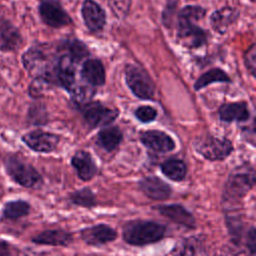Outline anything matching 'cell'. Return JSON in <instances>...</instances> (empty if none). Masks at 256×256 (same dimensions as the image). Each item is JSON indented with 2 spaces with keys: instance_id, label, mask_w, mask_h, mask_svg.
<instances>
[{
  "instance_id": "obj_17",
  "label": "cell",
  "mask_w": 256,
  "mask_h": 256,
  "mask_svg": "<svg viewBox=\"0 0 256 256\" xmlns=\"http://www.w3.org/2000/svg\"><path fill=\"white\" fill-rule=\"evenodd\" d=\"M71 165L75 169L80 180L87 182L97 174V165L92 155L85 150H78L71 158Z\"/></svg>"
},
{
  "instance_id": "obj_20",
  "label": "cell",
  "mask_w": 256,
  "mask_h": 256,
  "mask_svg": "<svg viewBox=\"0 0 256 256\" xmlns=\"http://www.w3.org/2000/svg\"><path fill=\"white\" fill-rule=\"evenodd\" d=\"M23 43L20 31L10 21L0 19V50L16 51Z\"/></svg>"
},
{
  "instance_id": "obj_6",
  "label": "cell",
  "mask_w": 256,
  "mask_h": 256,
  "mask_svg": "<svg viewBox=\"0 0 256 256\" xmlns=\"http://www.w3.org/2000/svg\"><path fill=\"white\" fill-rule=\"evenodd\" d=\"M125 81L131 92L139 99L152 100L155 95V84L148 72L135 65L125 67Z\"/></svg>"
},
{
  "instance_id": "obj_16",
  "label": "cell",
  "mask_w": 256,
  "mask_h": 256,
  "mask_svg": "<svg viewBox=\"0 0 256 256\" xmlns=\"http://www.w3.org/2000/svg\"><path fill=\"white\" fill-rule=\"evenodd\" d=\"M31 242L36 245L67 247L73 242V236L64 229H46L33 235L31 237Z\"/></svg>"
},
{
  "instance_id": "obj_5",
  "label": "cell",
  "mask_w": 256,
  "mask_h": 256,
  "mask_svg": "<svg viewBox=\"0 0 256 256\" xmlns=\"http://www.w3.org/2000/svg\"><path fill=\"white\" fill-rule=\"evenodd\" d=\"M195 151L209 161H223L233 152V143L226 137L210 134L197 137L193 141Z\"/></svg>"
},
{
  "instance_id": "obj_31",
  "label": "cell",
  "mask_w": 256,
  "mask_h": 256,
  "mask_svg": "<svg viewBox=\"0 0 256 256\" xmlns=\"http://www.w3.org/2000/svg\"><path fill=\"white\" fill-rule=\"evenodd\" d=\"M0 256H14L11 244L3 239H0Z\"/></svg>"
},
{
  "instance_id": "obj_26",
  "label": "cell",
  "mask_w": 256,
  "mask_h": 256,
  "mask_svg": "<svg viewBox=\"0 0 256 256\" xmlns=\"http://www.w3.org/2000/svg\"><path fill=\"white\" fill-rule=\"evenodd\" d=\"M200 254V240L196 237L181 239L171 250L172 256H198Z\"/></svg>"
},
{
  "instance_id": "obj_27",
  "label": "cell",
  "mask_w": 256,
  "mask_h": 256,
  "mask_svg": "<svg viewBox=\"0 0 256 256\" xmlns=\"http://www.w3.org/2000/svg\"><path fill=\"white\" fill-rule=\"evenodd\" d=\"M134 115L136 119L141 123H149L157 118L158 111L153 106L142 105L136 108V110L134 111Z\"/></svg>"
},
{
  "instance_id": "obj_12",
  "label": "cell",
  "mask_w": 256,
  "mask_h": 256,
  "mask_svg": "<svg viewBox=\"0 0 256 256\" xmlns=\"http://www.w3.org/2000/svg\"><path fill=\"white\" fill-rule=\"evenodd\" d=\"M141 143L157 153H168L175 149V141L173 138L162 130H146L140 133Z\"/></svg>"
},
{
  "instance_id": "obj_2",
  "label": "cell",
  "mask_w": 256,
  "mask_h": 256,
  "mask_svg": "<svg viewBox=\"0 0 256 256\" xmlns=\"http://www.w3.org/2000/svg\"><path fill=\"white\" fill-rule=\"evenodd\" d=\"M165 225L151 220H131L122 227V238L131 246H146L161 241L166 235Z\"/></svg>"
},
{
  "instance_id": "obj_25",
  "label": "cell",
  "mask_w": 256,
  "mask_h": 256,
  "mask_svg": "<svg viewBox=\"0 0 256 256\" xmlns=\"http://www.w3.org/2000/svg\"><path fill=\"white\" fill-rule=\"evenodd\" d=\"M68 200L75 206L83 207V208H93L97 205L96 196L91 188L84 187L81 189H77L71 192L68 195Z\"/></svg>"
},
{
  "instance_id": "obj_13",
  "label": "cell",
  "mask_w": 256,
  "mask_h": 256,
  "mask_svg": "<svg viewBox=\"0 0 256 256\" xmlns=\"http://www.w3.org/2000/svg\"><path fill=\"white\" fill-rule=\"evenodd\" d=\"M159 214L168 218L175 224L188 229L196 228V219L194 215L180 204H162L153 207Z\"/></svg>"
},
{
  "instance_id": "obj_3",
  "label": "cell",
  "mask_w": 256,
  "mask_h": 256,
  "mask_svg": "<svg viewBox=\"0 0 256 256\" xmlns=\"http://www.w3.org/2000/svg\"><path fill=\"white\" fill-rule=\"evenodd\" d=\"M255 176V169L249 163L234 168L224 184L223 202L232 205L241 201L254 187Z\"/></svg>"
},
{
  "instance_id": "obj_22",
  "label": "cell",
  "mask_w": 256,
  "mask_h": 256,
  "mask_svg": "<svg viewBox=\"0 0 256 256\" xmlns=\"http://www.w3.org/2000/svg\"><path fill=\"white\" fill-rule=\"evenodd\" d=\"M123 139V133L119 127L110 125L102 128L98 134L96 143L105 151H114L121 143Z\"/></svg>"
},
{
  "instance_id": "obj_9",
  "label": "cell",
  "mask_w": 256,
  "mask_h": 256,
  "mask_svg": "<svg viewBox=\"0 0 256 256\" xmlns=\"http://www.w3.org/2000/svg\"><path fill=\"white\" fill-rule=\"evenodd\" d=\"M22 141L31 150L38 153H51L56 150L60 137L57 134L43 131L33 130L26 133L22 137Z\"/></svg>"
},
{
  "instance_id": "obj_18",
  "label": "cell",
  "mask_w": 256,
  "mask_h": 256,
  "mask_svg": "<svg viewBox=\"0 0 256 256\" xmlns=\"http://www.w3.org/2000/svg\"><path fill=\"white\" fill-rule=\"evenodd\" d=\"M80 75L82 81L92 87L102 86L106 81L105 68L99 59L87 58L82 63Z\"/></svg>"
},
{
  "instance_id": "obj_4",
  "label": "cell",
  "mask_w": 256,
  "mask_h": 256,
  "mask_svg": "<svg viewBox=\"0 0 256 256\" xmlns=\"http://www.w3.org/2000/svg\"><path fill=\"white\" fill-rule=\"evenodd\" d=\"M3 166L9 178L21 187L39 189L43 185V178L37 169L17 154L4 156Z\"/></svg>"
},
{
  "instance_id": "obj_21",
  "label": "cell",
  "mask_w": 256,
  "mask_h": 256,
  "mask_svg": "<svg viewBox=\"0 0 256 256\" xmlns=\"http://www.w3.org/2000/svg\"><path fill=\"white\" fill-rule=\"evenodd\" d=\"M31 212V205L24 199L9 200L4 203L1 211V220L17 221L28 216Z\"/></svg>"
},
{
  "instance_id": "obj_28",
  "label": "cell",
  "mask_w": 256,
  "mask_h": 256,
  "mask_svg": "<svg viewBox=\"0 0 256 256\" xmlns=\"http://www.w3.org/2000/svg\"><path fill=\"white\" fill-rule=\"evenodd\" d=\"M179 0H166L165 8L162 12V23L165 27L171 28L173 23V17L174 13L176 11V7L178 5Z\"/></svg>"
},
{
  "instance_id": "obj_8",
  "label": "cell",
  "mask_w": 256,
  "mask_h": 256,
  "mask_svg": "<svg viewBox=\"0 0 256 256\" xmlns=\"http://www.w3.org/2000/svg\"><path fill=\"white\" fill-rule=\"evenodd\" d=\"M39 15L42 21L52 28H62L72 22L59 0H40Z\"/></svg>"
},
{
  "instance_id": "obj_10",
  "label": "cell",
  "mask_w": 256,
  "mask_h": 256,
  "mask_svg": "<svg viewBox=\"0 0 256 256\" xmlns=\"http://www.w3.org/2000/svg\"><path fill=\"white\" fill-rule=\"evenodd\" d=\"M117 236V231L104 223L92 225L80 231L82 241L85 244L93 247H99L111 243L116 240Z\"/></svg>"
},
{
  "instance_id": "obj_1",
  "label": "cell",
  "mask_w": 256,
  "mask_h": 256,
  "mask_svg": "<svg viewBox=\"0 0 256 256\" xmlns=\"http://www.w3.org/2000/svg\"><path fill=\"white\" fill-rule=\"evenodd\" d=\"M206 9L199 5H186L177 14L176 37L188 49H197L207 43V32L197 25L206 15Z\"/></svg>"
},
{
  "instance_id": "obj_7",
  "label": "cell",
  "mask_w": 256,
  "mask_h": 256,
  "mask_svg": "<svg viewBox=\"0 0 256 256\" xmlns=\"http://www.w3.org/2000/svg\"><path fill=\"white\" fill-rule=\"evenodd\" d=\"M79 108L85 122L91 128L109 126L119 116L118 109L110 108L98 101H90Z\"/></svg>"
},
{
  "instance_id": "obj_29",
  "label": "cell",
  "mask_w": 256,
  "mask_h": 256,
  "mask_svg": "<svg viewBox=\"0 0 256 256\" xmlns=\"http://www.w3.org/2000/svg\"><path fill=\"white\" fill-rule=\"evenodd\" d=\"M244 64L252 77L256 75V45L253 43L244 54Z\"/></svg>"
},
{
  "instance_id": "obj_30",
  "label": "cell",
  "mask_w": 256,
  "mask_h": 256,
  "mask_svg": "<svg viewBox=\"0 0 256 256\" xmlns=\"http://www.w3.org/2000/svg\"><path fill=\"white\" fill-rule=\"evenodd\" d=\"M246 247L251 256H255L256 254V229L254 226H251L246 233L245 240Z\"/></svg>"
},
{
  "instance_id": "obj_24",
  "label": "cell",
  "mask_w": 256,
  "mask_h": 256,
  "mask_svg": "<svg viewBox=\"0 0 256 256\" xmlns=\"http://www.w3.org/2000/svg\"><path fill=\"white\" fill-rule=\"evenodd\" d=\"M230 83L231 79L229 75L221 68H212L205 73L201 74L194 83V89L199 91L212 83Z\"/></svg>"
},
{
  "instance_id": "obj_19",
  "label": "cell",
  "mask_w": 256,
  "mask_h": 256,
  "mask_svg": "<svg viewBox=\"0 0 256 256\" xmlns=\"http://www.w3.org/2000/svg\"><path fill=\"white\" fill-rule=\"evenodd\" d=\"M219 119L225 123L246 122L250 118L249 107L246 102L224 103L218 109Z\"/></svg>"
},
{
  "instance_id": "obj_15",
  "label": "cell",
  "mask_w": 256,
  "mask_h": 256,
  "mask_svg": "<svg viewBox=\"0 0 256 256\" xmlns=\"http://www.w3.org/2000/svg\"><path fill=\"white\" fill-rule=\"evenodd\" d=\"M240 12L231 6H224L215 10L209 17L211 28L218 34H225L237 22Z\"/></svg>"
},
{
  "instance_id": "obj_23",
  "label": "cell",
  "mask_w": 256,
  "mask_h": 256,
  "mask_svg": "<svg viewBox=\"0 0 256 256\" xmlns=\"http://www.w3.org/2000/svg\"><path fill=\"white\" fill-rule=\"evenodd\" d=\"M160 170L168 179L175 182H181L186 177L187 165L181 159L169 158L160 164Z\"/></svg>"
},
{
  "instance_id": "obj_14",
  "label": "cell",
  "mask_w": 256,
  "mask_h": 256,
  "mask_svg": "<svg viewBox=\"0 0 256 256\" xmlns=\"http://www.w3.org/2000/svg\"><path fill=\"white\" fill-rule=\"evenodd\" d=\"M139 190L149 199L164 201L170 198L172 188L157 176H147L138 182Z\"/></svg>"
},
{
  "instance_id": "obj_11",
  "label": "cell",
  "mask_w": 256,
  "mask_h": 256,
  "mask_svg": "<svg viewBox=\"0 0 256 256\" xmlns=\"http://www.w3.org/2000/svg\"><path fill=\"white\" fill-rule=\"evenodd\" d=\"M81 16L86 28L92 33L102 31L106 25V12L94 0H84L81 6Z\"/></svg>"
}]
</instances>
